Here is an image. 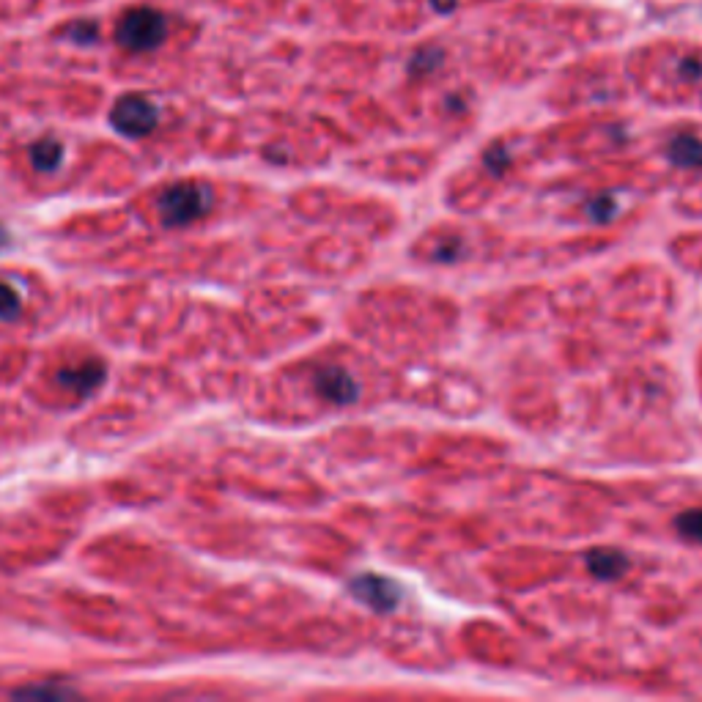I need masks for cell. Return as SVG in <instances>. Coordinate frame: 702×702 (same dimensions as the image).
<instances>
[{
	"mask_svg": "<svg viewBox=\"0 0 702 702\" xmlns=\"http://www.w3.org/2000/svg\"><path fill=\"white\" fill-rule=\"evenodd\" d=\"M486 165H489L494 173H502V168L508 165V157H505V151L502 149H491L489 154H486Z\"/></svg>",
	"mask_w": 702,
	"mask_h": 702,
	"instance_id": "obj_14",
	"label": "cell"
},
{
	"mask_svg": "<svg viewBox=\"0 0 702 702\" xmlns=\"http://www.w3.org/2000/svg\"><path fill=\"white\" fill-rule=\"evenodd\" d=\"M6 242H9V231L0 225V247H6Z\"/></svg>",
	"mask_w": 702,
	"mask_h": 702,
	"instance_id": "obj_15",
	"label": "cell"
},
{
	"mask_svg": "<svg viewBox=\"0 0 702 702\" xmlns=\"http://www.w3.org/2000/svg\"><path fill=\"white\" fill-rule=\"evenodd\" d=\"M105 373V362L91 357V360H83L77 362V365L64 368V371L58 373V382L77 395H91L99 384L105 382Z\"/></svg>",
	"mask_w": 702,
	"mask_h": 702,
	"instance_id": "obj_6",
	"label": "cell"
},
{
	"mask_svg": "<svg viewBox=\"0 0 702 702\" xmlns=\"http://www.w3.org/2000/svg\"><path fill=\"white\" fill-rule=\"evenodd\" d=\"M212 190L201 181H179L157 198V212L165 225H190L212 209Z\"/></svg>",
	"mask_w": 702,
	"mask_h": 702,
	"instance_id": "obj_1",
	"label": "cell"
},
{
	"mask_svg": "<svg viewBox=\"0 0 702 702\" xmlns=\"http://www.w3.org/2000/svg\"><path fill=\"white\" fill-rule=\"evenodd\" d=\"M61 160H64V149H61V143L55 138H44L31 146V162L36 171H55L61 165Z\"/></svg>",
	"mask_w": 702,
	"mask_h": 702,
	"instance_id": "obj_9",
	"label": "cell"
},
{
	"mask_svg": "<svg viewBox=\"0 0 702 702\" xmlns=\"http://www.w3.org/2000/svg\"><path fill=\"white\" fill-rule=\"evenodd\" d=\"M113 127L127 135V138H143L151 129L157 127V107L151 105L146 96H124L118 99L113 113H110Z\"/></svg>",
	"mask_w": 702,
	"mask_h": 702,
	"instance_id": "obj_3",
	"label": "cell"
},
{
	"mask_svg": "<svg viewBox=\"0 0 702 702\" xmlns=\"http://www.w3.org/2000/svg\"><path fill=\"white\" fill-rule=\"evenodd\" d=\"M587 568L598 579H617V576L626 574L628 560L626 554L615 552V549H593L587 554Z\"/></svg>",
	"mask_w": 702,
	"mask_h": 702,
	"instance_id": "obj_7",
	"label": "cell"
},
{
	"mask_svg": "<svg viewBox=\"0 0 702 702\" xmlns=\"http://www.w3.org/2000/svg\"><path fill=\"white\" fill-rule=\"evenodd\" d=\"M615 212H617V203L612 195H598L596 201L587 206V214H590L596 223H604V220H609Z\"/></svg>",
	"mask_w": 702,
	"mask_h": 702,
	"instance_id": "obj_12",
	"label": "cell"
},
{
	"mask_svg": "<svg viewBox=\"0 0 702 702\" xmlns=\"http://www.w3.org/2000/svg\"><path fill=\"white\" fill-rule=\"evenodd\" d=\"M670 160L678 168H702V140L694 135H678L670 143Z\"/></svg>",
	"mask_w": 702,
	"mask_h": 702,
	"instance_id": "obj_8",
	"label": "cell"
},
{
	"mask_svg": "<svg viewBox=\"0 0 702 702\" xmlns=\"http://www.w3.org/2000/svg\"><path fill=\"white\" fill-rule=\"evenodd\" d=\"M351 596L360 598L362 604H368L376 612H390L401 604V587L387 576L362 574L351 582Z\"/></svg>",
	"mask_w": 702,
	"mask_h": 702,
	"instance_id": "obj_4",
	"label": "cell"
},
{
	"mask_svg": "<svg viewBox=\"0 0 702 702\" xmlns=\"http://www.w3.org/2000/svg\"><path fill=\"white\" fill-rule=\"evenodd\" d=\"M17 697H72L69 689L64 686H28V689H17Z\"/></svg>",
	"mask_w": 702,
	"mask_h": 702,
	"instance_id": "obj_13",
	"label": "cell"
},
{
	"mask_svg": "<svg viewBox=\"0 0 702 702\" xmlns=\"http://www.w3.org/2000/svg\"><path fill=\"white\" fill-rule=\"evenodd\" d=\"M20 313H22L20 294H17L11 286H6V283H0V321L11 324V321L20 319Z\"/></svg>",
	"mask_w": 702,
	"mask_h": 702,
	"instance_id": "obj_10",
	"label": "cell"
},
{
	"mask_svg": "<svg viewBox=\"0 0 702 702\" xmlns=\"http://www.w3.org/2000/svg\"><path fill=\"white\" fill-rule=\"evenodd\" d=\"M316 390L321 393V398H327V401L338 406L354 404L357 395H360V387L351 379V373L335 368V365H327V368H321L316 373Z\"/></svg>",
	"mask_w": 702,
	"mask_h": 702,
	"instance_id": "obj_5",
	"label": "cell"
},
{
	"mask_svg": "<svg viewBox=\"0 0 702 702\" xmlns=\"http://www.w3.org/2000/svg\"><path fill=\"white\" fill-rule=\"evenodd\" d=\"M162 39H165V17L160 11L135 9L118 22V42L127 50L146 53V50L160 47Z\"/></svg>",
	"mask_w": 702,
	"mask_h": 702,
	"instance_id": "obj_2",
	"label": "cell"
},
{
	"mask_svg": "<svg viewBox=\"0 0 702 702\" xmlns=\"http://www.w3.org/2000/svg\"><path fill=\"white\" fill-rule=\"evenodd\" d=\"M675 527H678V532H681L683 538L702 543V508L681 513V516L675 519Z\"/></svg>",
	"mask_w": 702,
	"mask_h": 702,
	"instance_id": "obj_11",
	"label": "cell"
}]
</instances>
